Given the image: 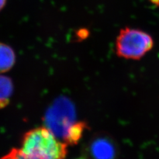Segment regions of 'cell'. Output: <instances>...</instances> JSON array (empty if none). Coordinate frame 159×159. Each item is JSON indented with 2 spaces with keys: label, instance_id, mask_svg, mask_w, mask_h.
I'll return each mask as SVG.
<instances>
[{
  "label": "cell",
  "instance_id": "7",
  "mask_svg": "<svg viewBox=\"0 0 159 159\" xmlns=\"http://www.w3.org/2000/svg\"><path fill=\"white\" fill-rule=\"evenodd\" d=\"M13 92V84L9 78L0 76V108L6 106Z\"/></svg>",
  "mask_w": 159,
  "mask_h": 159
},
{
  "label": "cell",
  "instance_id": "6",
  "mask_svg": "<svg viewBox=\"0 0 159 159\" xmlns=\"http://www.w3.org/2000/svg\"><path fill=\"white\" fill-rule=\"evenodd\" d=\"M86 127V124L84 122H76L72 127L69 129L66 136L63 142L67 145H72L78 143L82 136V134Z\"/></svg>",
  "mask_w": 159,
  "mask_h": 159
},
{
  "label": "cell",
  "instance_id": "8",
  "mask_svg": "<svg viewBox=\"0 0 159 159\" xmlns=\"http://www.w3.org/2000/svg\"><path fill=\"white\" fill-rule=\"evenodd\" d=\"M6 2L7 0H0V11H2L5 6H6Z\"/></svg>",
  "mask_w": 159,
  "mask_h": 159
},
{
  "label": "cell",
  "instance_id": "3",
  "mask_svg": "<svg viewBox=\"0 0 159 159\" xmlns=\"http://www.w3.org/2000/svg\"><path fill=\"white\" fill-rule=\"evenodd\" d=\"M44 121L47 128L64 141L69 129L76 122L73 104L66 98L58 99L48 109Z\"/></svg>",
  "mask_w": 159,
  "mask_h": 159
},
{
  "label": "cell",
  "instance_id": "9",
  "mask_svg": "<svg viewBox=\"0 0 159 159\" xmlns=\"http://www.w3.org/2000/svg\"><path fill=\"white\" fill-rule=\"evenodd\" d=\"M154 6L159 7V0H149Z\"/></svg>",
  "mask_w": 159,
  "mask_h": 159
},
{
  "label": "cell",
  "instance_id": "5",
  "mask_svg": "<svg viewBox=\"0 0 159 159\" xmlns=\"http://www.w3.org/2000/svg\"><path fill=\"white\" fill-rule=\"evenodd\" d=\"M16 53L7 44L0 43V74L11 70L16 63Z\"/></svg>",
  "mask_w": 159,
  "mask_h": 159
},
{
  "label": "cell",
  "instance_id": "2",
  "mask_svg": "<svg viewBox=\"0 0 159 159\" xmlns=\"http://www.w3.org/2000/svg\"><path fill=\"white\" fill-rule=\"evenodd\" d=\"M152 37L141 30L126 27L121 29L116 39V52L121 58L139 60L151 51Z\"/></svg>",
  "mask_w": 159,
  "mask_h": 159
},
{
  "label": "cell",
  "instance_id": "10",
  "mask_svg": "<svg viewBox=\"0 0 159 159\" xmlns=\"http://www.w3.org/2000/svg\"><path fill=\"white\" fill-rule=\"evenodd\" d=\"M77 159H86V158H83V157H80V158H77Z\"/></svg>",
  "mask_w": 159,
  "mask_h": 159
},
{
  "label": "cell",
  "instance_id": "1",
  "mask_svg": "<svg viewBox=\"0 0 159 159\" xmlns=\"http://www.w3.org/2000/svg\"><path fill=\"white\" fill-rule=\"evenodd\" d=\"M67 145L48 128L38 127L25 134L21 147L0 159H65Z\"/></svg>",
  "mask_w": 159,
  "mask_h": 159
},
{
  "label": "cell",
  "instance_id": "4",
  "mask_svg": "<svg viewBox=\"0 0 159 159\" xmlns=\"http://www.w3.org/2000/svg\"><path fill=\"white\" fill-rule=\"evenodd\" d=\"M91 152L94 159H113L115 149L112 144L106 139H99L93 142Z\"/></svg>",
  "mask_w": 159,
  "mask_h": 159
}]
</instances>
